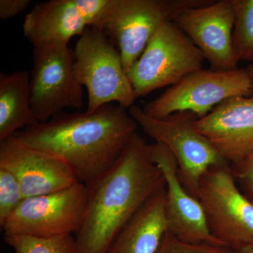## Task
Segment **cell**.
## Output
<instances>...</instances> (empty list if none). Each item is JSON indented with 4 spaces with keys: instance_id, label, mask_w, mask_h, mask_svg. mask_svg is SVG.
<instances>
[{
    "instance_id": "cell-5",
    "label": "cell",
    "mask_w": 253,
    "mask_h": 253,
    "mask_svg": "<svg viewBox=\"0 0 253 253\" xmlns=\"http://www.w3.org/2000/svg\"><path fill=\"white\" fill-rule=\"evenodd\" d=\"M129 113L147 135L172 151L177 161L181 183L196 199L199 182L205 173L214 166L230 165L195 128L194 123L199 118L194 113L184 111L154 118L134 104L129 108Z\"/></svg>"
},
{
    "instance_id": "cell-20",
    "label": "cell",
    "mask_w": 253,
    "mask_h": 253,
    "mask_svg": "<svg viewBox=\"0 0 253 253\" xmlns=\"http://www.w3.org/2000/svg\"><path fill=\"white\" fill-rule=\"evenodd\" d=\"M25 199L14 174L0 168V226H2Z\"/></svg>"
},
{
    "instance_id": "cell-3",
    "label": "cell",
    "mask_w": 253,
    "mask_h": 253,
    "mask_svg": "<svg viewBox=\"0 0 253 253\" xmlns=\"http://www.w3.org/2000/svg\"><path fill=\"white\" fill-rule=\"evenodd\" d=\"M213 0H110L96 29L117 46L126 74L142 54L150 39L165 23L183 11Z\"/></svg>"
},
{
    "instance_id": "cell-21",
    "label": "cell",
    "mask_w": 253,
    "mask_h": 253,
    "mask_svg": "<svg viewBox=\"0 0 253 253\" xmlns=\"http://www.w3.org/2000/svg\"><path fill=\"white\" fill-rule=\"evenodd\" d=\"M156 253H234V251L224 246L188 244L168 231Z\"/></svg>"
},
{
    "instance_id": "cell-4",
    "label": "cell",
    "mask_w": 253,
    "mask_h": 253,
    "mask_svg": "<svg viewBox=\"0 0 253 253\" xmlns=\"http://www.w3.org/2000/svg\"><path fill=\"white\" fill-rule=\"evenodd\" d=\"M74 72L88 92L87 112L113 102L127 109L136 99L117 46L103 32L86 28L74 51Z\"/></svg>"
},
{
    "instance_id": "cell-12",
    "label": "cell",
    "mask_w": 253,
    "mask_h": 253,
    "mask_svg": "<svg viewBox=\"0 0 253 253\" xmlns=\"http://www.w3.org/2000/svg\"><path fill=\"white\" fill-rule=\"evenodd\" d=\"M149 150L153 162L161 169L166 180L168 231L188 244L226 247L211 235L202 205L181 183L177 161L172 151L158 141L149 144Z\"/></svg>"
},
{
    "instance_id": "cell-22",
    "label": "cell",
    "mask_w": 253,
    "mask_h": 253,
    "mask_svg": "<svg viewBox=\"0 0 253 253\" xmlns=\"http://www.w3.org/2000/svg\"><path fill=\"white\" fill-rule=\"evenodd\" d=\"M230 168L241 192L253 205V156L231 164Z\"/></svg>"
},
{
    "instance_id": "cell-15",
    "label": "cell",
    "mask_w": 253,
    "mask_h": 253,
    "mask_svg": "<svg viewBox=\"0 0 253 253\" xmlns=\"http://www.w3.org/2000/svg\"><path fill=\"white\" fill-rule=\"evenodd\" d=\"M87 25L76 0H50L39 2L27 14L23 33L34 47L47 44H68L74 36H81Z\"/></svg>"
},
{
    "instance_id": "cell-9",
    "label": "cell",
    "mask_w": 253,
    "mask_h": 253,
    "mask_svg": "<svg viewBox=\"0 0 253 253\" xmlns=\"http://www.w3.org/2000/svg\"><path fill=\"white\" fill-rule=\"evenodd\" d=\"M74 54L68 44L34 47L30 100L38 123L49 121L65 108L83 107V86L74 72Z\"/></svg>"
},
{
    "instance_id": "cell-10",
    "label": "cell",
    "mask_w": 253,
    "mask_h": 253,
    "mask_svg": "<svg viewBox=\"0 0 253 253\" xmlns=\"http://www.w3.org/2000/svg\"><path fill=\"white\" fill-rule=\"evenodd\" d=\"M88 187L78 182L52 194L26 198L1 226L4 236L76 234L84 219Z\"/></svg>"
},
{
    "instance_id": "cell-25",
    "label": "cell",
    "mask_w": 253,
    "mask_h": 253,
    "mask_svg": "<svg viewBox=\"0 0 253 253\" xmlns=\"http://www.w3.org/2000/svg\"><path fill=\"white\" fill-rule=\"evenodd\" d=\"M246 69H247L248 72H249L250 79H251V85H252V89L253 91V65H249V66L246 68Z\"/></svg>"
},
{
    "instance_id": "cell-26",
    "label": "cell",
    "mask_w": 253,
    "mask_h": 253,
    "mask_svg": "<svg viewBox=\"0 0 253 253\" xmlns=\"http://www.w3.org/2000/svg\"><path fill=\"white\" fill-rule=\"evenodd\" d=\"M234 253H253V249L241 250V251H236Z\"/></svg>"
},
{
    "instance_id": "cell-18",
    "label": "cell",
    "mask_w": 253,
    "mask_h": 253,
    "mask_svg": "<svg viewBox=\"0 0 253 253\" xmlns=\"http://www.w3.org/2000/svg\"><path fill=\"white\" fill-rule=\"evenodd\" d=\"M235 12L233 46L238 62L253 65V0H231Z\"/></svg>"
},
{
    "instance_id": "cell-8",
    "label": "cell",
    "mask_w": 253,
    "mask_h": 253,
    "mask_svg": "<svg viewBox=\"0 0 253 253\" xmlns=\"http://www.w3.org/2000/svg\"><path fill=\"white\" fill-rule=\"evenodd\" d=\"M253 94L246 68L233 71L200 69L190 73L150 101L143 111L154 118L189 111L200 119L226 100Z\"/></svg>"
},
{
    "instance_id": "cell-23",
    "label": "cell",
    "mask_w": 253,
    "mask_h": 253,
    "mask_svg": "<svg viewBox=\"0 0 253 253\" xmlns=\"http://www.w3.org/2000/svg\"><path fill=\"white\" fill-rule=\"evenodd\" d=\"M110 0H76L78 10L87 25L96 28L109 6Z\"/></svg>"
},
{
    "instance_id": "cell-11",
    "label": "cell",
    "mask_w": 253,
    "mask_h": 253,
    "mask_svg": "<svg viewBox=\"0 0 253 253\" xmlns=\"http://www.w3.org/2000/svg\"><path fill=\"white\" fill-rule=\"evenodd\" d=\"M173 22L201 50L211 69H238L233 46L235 12L231 0H213L186 10Z\"/></svg>"
},
{
    "instance_id": "cell-2",
    "label": "cell",
    "mask_w": 253,
    "mask_h": 253,
    "mask_svg": "<svg viewBox=\"0 0 253 253\" xmlns=\"http://www.w3.org/2000/svg\"><path fill=\"white\" fill-rule=\"evenodd\" d=\"M86 186L85 213L75 234L77 253H108L120 231L166 180L150 156L149 144L136 133L112 167Z\"/></svg>"
},
{
    "instance_id": "cell-6",
    "label": "cell",
    "mask_w": 253,
    "mask_h": 253,
    "mask_svg": "<svg viewBox=\"0 0 253 253\" xmlns=\"http://www.w3.org/2000/svg\"><path fill=\"white\" fill-rule=\"evenodd\" d=\"M198 199L214 239L234 252L253 249V205L236 184L230 165L214 166L205 173Z\"/></svg>"
},
{
    "instance_id": "cell-1",
    "label": "cell",
    "mask_w": 253,
    "mask_h": 253,
    "mask_svg": "<svg viewBox=\"0 0 253 253\" xmlns=\"http://www.w3.org/2000/svg\"><path fill=\"white\" fill-rule=\"evenodd\" d=\"M138 126L126 108L109 104L93 112L60 113L14 136L26 146L61 158L78 181L88 185L116 163Z\"/></svg>"
},
{
    "instance_id": "cell-24",
    "label": "cell",
    "mask_w": 253,
    "mask_h": 253,
    "mask_svg": "<svg viewBox=\"0 0 253 253\" xmlns=\"http://www.w3.org/2000/svg\"><path fill=\"white\" fill-rule=\"evenodd\" d=\"M30 0H0V18L8 20L23 12L30 4Z\"/></svg>"
},
{
    "instance_id": "cell-16",
    "label": "cell",
    "mask_w": 253,
    "mask_h": 253,
    "mask_svg": "<svg viewBox=\"0 0 253 253\" xmlns=\"http://www.w3.org/2000/svg\"><path fill=\"white\" fill-rule=\"evenodd\" d=\"M168 232L165 186L138 210L120 231L108 253H156Z\"/></svg>"
},
{
    "instance_id": "cell-13",
    "label": "cell",
    "mask_w": 253,
    "mask_h": 253,
    "mask_svg": "<svg viewBox=\"0 0 253 253\" xmlns=\"http://www.w3.org/2000/svg\"><path fill=\"white\" fill-rule=\"evenodd\" d=\"M0 168L14 174L25 199L57 192L78 182L61 158L26 146L14 136L0 141Z\"/></svg>"
},
{
    "instance_id": "cell-19",
    "label": "cell",
    "mask_w": 253,
    "mask_h": 253,
    "mask_svg": "<svg viewBox=\"0 0 253 253\" xmlns=\"http://www.w3.org/2000/svg\"><path fill=\"white\" fill-rule=\"evenodd\" d=\"M4 241L15 253H77L76 239L71 234L53 237L4 236Z\"/></svg>"
},
{
    "instance_id": "cell-7",
    "label": "cell",
    "mask_w": 253,
    "mask_h": 253,
    "mask_svg": "<svg viewBox=\"0 0 253 253\" xmlns=\"http://www.w3.org/2000/svg\"><path fill=\"white\" fill-rule=\"evenodd\" d=\"M204 54L173 21L162 25L127 73L136 98L202 69Z\"/></svg>"
},
{
    "instance_id": "cell-14",
    "label": "cell",
    "mask_w": 253,
    "mask_h": 253,
    "mask_svg": "<svg viewBox=\"0 0 253 253\" xmlns=\"http://www.w3.org/2000/svg\"><path fill=\"white\" fill-rule=\"evenodd\" d=\"M221 157L229 164L253 156V94L223 101L194 123Z\"/></svg>"
},
{
    "instance_id": "cell-17",
    "label": "cell",
    "mask_w": 253,
    "mask_h": 253,
    "mask_svg": "<svg viewBox=\"0 0 253 253\" xmlns=\"http://www.w3.org/2000/svg\"><path fill=\"white\" fill-rule=\"evenodd\" d=\"M30 81L27 71L0 73V141L38 123L31 109Z\"/></svg>"
}]
</instances>
